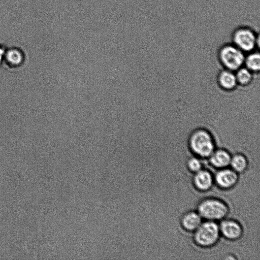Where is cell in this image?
Wrapping results in <instances>:
<instances>
[{
  "mask_svg": "<svg viewBox=\"0 0 260 260\" xmlns=\"http://www.w3.org/2000/svg\"><path fill=\"white\" fill-rule=\"evenodd\" d=\"M187 144L190 151L202 158L209 157L215 149L214 139L211 133L203 127L191 132Z\"/></svg>",
  "mask_w": 260,
  "mask_h": 260,
  "instance_id": "cell-1",
  "label": "cell"
},
{
  "mask_svg": "<svg viewBox=\"0 0 260 260\" xmlns=\"http://www.w3.org/2000/svg\"><path fill=\"white\" fill-rule=\"evenodd\" d=\"M231 39L232 43L244 53L253 51L259 46V35L247 25L236 27L232 33Z\"/></svg>",
  "mask_w": 260,
  "mask_h": 260,
  "instance_id": "cell-2",
  "label": "cell"
},
{
  "mask_svg": "<svg viewBox=\"0 0 260 260\" xmlns=\"http://www.w3.org/2000/svg\"><path fill=\"white\" fill-rule=\"evenodd\" d=\"M245 57V53L232 43L222 45L217 53L218 60L224 69L233 72L243 67Z\"/></svg>",
  "mask_w": 260,
  "mask_h": 260,
  "instance_id": "cell-3",
  "label": "cell"
},
{
  "mask_svg": "<svg viewBox=\"0 0 260 260\" xmlns=\"http://www.w3.org/2000/svg\"><path fill=\"white\" fill-rule=\"evenodd\" d=\"M198 213L208 220H220L228 213V206L222 201L215 199H207L200 202L197 207Z\"/></svg>",
  "mask_w": 260,
  "mask_h": 260,
  "instance_id": "cell-4",
  "label": "cell"
},
{
  "mask_svg": "<svg viewBox=\"0 0 260 260\" xmlns=\"http://www.w3.org/2000/svg\"><path fill=\"white\" fill-rule=\"evenodd\" d=\"M220 234L219 227L213 221L208 220L201 223L194 231V240L202 247H210L218 241Z\"/></svg>",
  "mask_w": 260,
  "mask_h": 260,
  "instance_id": "cell-5",
  "label": "cell"
},
{
  "mask_svg": "<svg viewBox=\"0 0 260 260\" xmlns=\"http://www.w3.org/2000/svg\"><path fill=\"white\" fill-rule=\"evenodd\" d=\"M219 227L220 233L229 240H237L240 238L243 234V229L241 225L233 220H224Z\"/></svg>",
  "mask_w": 260,
  "mask_h": 260,
  "instance_id": "cell-6",
  "label": "cell"
},
{
  "mask_svg": "<svg viewBox=\"0 0 260 260\" xmlns=\"http://www.w3.org/2000/svg\"><path fill=\"white\" fill-rule=\"evenodd\" d=\"M216 184L223 188L227 189L234 186L238 180V176L233 170L222 169L215 175Z\"/></svg>",
  "mask_w": 260,
  "mask_h": 260,
  "instance_id": "cell-7",
  "label": "cell"
},
{
  "mask_svg": "<svg viewBox=\"0 0 260 260\" xmlns=\"http://www.w3.org/2000/svg\"><path fill=\"white\" fill-rule=\"evenodd\" d=\"M217 82L220 88L225 91H232L238 85L235 72L225 69L218 74Z\"/></svg>",
  "mask_w": 260,
  "mask_h": 260,
  "instance_id": "cell-8",
  "label": "cell"
},
{
  "mask_svg": "<svg viewBox=\"0 0 260 260\" xmlns=\"http://www.w3.org/2000/svg\"><path fill=\"white\" fill-rule=\"evenodd\" d=\"M192 181L197 189L200 191H207L212 185L213 178L209 171L201 169L196 173Z\"/></svg>",
  "mask_w": 260,
  "mask_h": 260,
  "instance_id": "cell-9",
  "label": "cell"
},
{
  "mask_svg": "<svg viewBox=\"0 0 260 260\" xmlns=\"http://www.w3.org/2000/svg\"><path fill=\"white\" fill-rule=\"evenodd\" d=\"M231 155L226 150L218 149L214 150L209 157L211 165L217 168H224L230 165Z\"/></svg>",
  "mask_w": 260,
  "mask_h": 260,
  "instance_id": "cell-10",
  "label": "cell"
},
{
  "mask_svg": "<svg viewBox=\"0 0 260 260\" xmlns=\"http://www.w3.org/2000/svg\"><path fill=\"white\" fill-rule=\"evenodd\" d=\"M180 222L185 230L194 231L202 223V217L198 212L188 211L182 216Z\"/></svg>",
  "mask_w": 260,
  "mask_h": 260,
  "instance_id": "cell-11",
  "label": "cell"
},
{
  "mask_svg": "<svg viewBox=\"0 0 260 260\" xmlns=\"http://www.w3.org/2000/svg\"><path fill=\"white\" fill-rule=\"evenodd\" d=\"M24 60V53L20 48L13 47L6 49L4 60L10 66L19 67L23 63Z\"/></svg>",
  "mask_w": 260,
  "mask_h": 260,
  "instance_id": "cell-12",
  "label": "cell"
},
{
  "mask_svg": "<svg viewBox=\"0 0 260 260\" xmlns=\"http://www.w3.org/2000/svg\"><path fill=\"white\" fill-rule=\"evenodd\" d=\"M244 65L252 73H258L260 70V55L258 51H253L245 56Z\"/></svg>",
  "mask_w": 260,
  "mask_h": 260,
  "instance_id": "cell-13",
  "label": "cell"
},
{
  "mask_svg": "<svg viewBox=\"0 0 260 260\" xmlns=\"http://www.w3.org/2000/svg\"><path fill=\"white\" fill-rule=\"evenodd\" d=\"M235 73L238 85L245 86L251 83L253 73L246 67H241L236 71Z\"/></svg>",
  "mask_w": 260,
  "mask_h": 260,
  "instance_id": "cell-14",
  "label": "cell"
},
{
  "mask_svg": "<svg viewBox=\"0 0 260 260\" xmlns=\"http://www.w3.org/2000/svg\"><path fill=\"white\" fill-rule=\"evenodd\" d=\"M230 165L236 172H242L247 168L248 161L244 155L237 153L231 157Z\"/></svg>",
  "mask_w": 260,
  "mask_h": 260,
  "instance_id": "cell-15",
  "label": "cell"
},
{
  "mask_svg": "<svg viewBox=\"0 0 260 260\" xmlns=\"http://www.w3.org/2000/svg\"><path fill=\"white\" fill-rule=\"evenodd\" d=\"M187 169L192 172L196 173L202 169V163L200 159L196 157L189 158L186 164Z\"/></svg>",
  "mask_w": 260,
  "mask_h": 260,
  "instance_id": "cell-16",
  "label": "cell"
},
{
  "mask_svg": "<svg viewBox=\"0 0 260 260\" xmlns=\"http://www.w3.org/2000/svg\"><path fill=\"white\" fill-rule=\"evenodd\" d=\"M6 50L3 45H0V67L4 61Z\"/></svg>",
  "mask_w": 260,
  "mask_h": 260,
  "instance_id": "cell-17",
  "label": "cell"
}]
</instances>
